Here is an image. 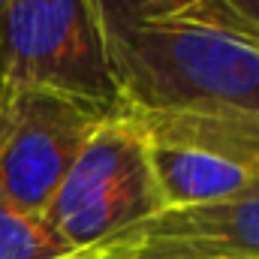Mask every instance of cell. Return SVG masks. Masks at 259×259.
Wrapping results in <instances>:
<instances>
[{
	"label": "cell",
	"instance_id": "7",
	"mask_svg": "<svg viewBox=\"0 0 259 259\" xmlns=\"http://www.w3.org/2000/svg\"><path fill=\"white\" fill-rule=\"evenodd\" d=\"M61 247L39 217L0 205V259H61Z\"/></svg>",
	"mask_w": 259,
	"mask_h": 259
},
{
	"label": "cell",
	"instance_id": "4",
	"mask_svg": "<svg viewBox=\"0 0 259 259\" xmlns=\"http://www.w3.org/2000/svg\"><path fill=\"white\" fill-rule=\"evenodd\" d=\"M109 115L115 112L0 81V205L39 217Z\"/></svg>",
	"mask_w": 259,
	"mask_h": 259
},
{
	"label": "cell",
	"instance_id": "3",
	"mask_svg": "<svg viewBox=\"0 0 259 259\" xmlns=\"http://www.w3.org/2000/svg\"><path fill=\"white\" fill-rule=\"evenodd\" d=\"M157 211H163V202L148 142L124 112H115L91 133L39 220L69 256Z\"/></svg>",
	"mask_w": 259,
	"mask_h": 259
},
{
	"label": "cell",
	"instance_id": "9",
	"mask_svg": "<svg viewBox=\"0 0 259 259\" xmlns=\"http://www.w3.org/2000/svg\"><path fill=\"white\" fill-rule=\"evenodd\" d=\"M6 3H9V0H0V9H3V6H6Z\"/></svg>",
	"mask_w": 259,
	"mask_h": 259
},
{
	"label": "cell",
	"instance_id": "5",
	"mask_svg": "<svg viewBox=\"0 0 259 259\" xmlns=\"http://www.w3.org/2000/svg\"><path fill=\"white\" fill-rule=\"evenodd\" d=\"M61 259H259V193L163 208Z\"/></svg>",
	"mask_w": 259,
	"mask_h": 259
},
{
	"label": "cell",
	"instance_id": "6",
	"mask_svg": "<svg viewBox=\"0 0 259 259\" xmlns=\"http://www.w3.org/2000/svg\"><path fill=\"white\" fill-rule=\"evenodd\" d=\"M145 142L163 208H190L259 193V169L253 166L181 142H160L148 136Z\"/></svg>",
	"mask_w": 259,
	"mask_h": 259
},
{
	"label": "cell",
	"instance_id": "1",
	"mask_svg": "<svg viewBox=\"0 0 259 259\" xmlns=\"http://www.w3.org/2000/svg\"><path fill=\"white\" fill-rule=\"evenodd\" d=\"M118 112L259 118V33L220 0H97Z\"/></svg>",
	"mask_w": 259,
	"mask_h": 259
},
{
	"label": "cell",
	"instance_id": "2",
	"mask_svg": "<svg viewBox=\"0 0 259 259\" xmlns=\"http://www.w3.org/2000/svg\"><path fill=\"white\" fill-rule=\"evenodd\" d=\"M0 81L118 112L97 0H9L0 9Z\"/></svg>",
	"mask_w": 259,
	"mask_h": 259
},
{
	"label": "cell",
	"instance_id": "8",
	"mask_svg": "<svg viewBox=\"0 0 259 259\" xmlns=\"http://www.w3.org/2000/svg\"><path fill=\"white\" fill-rule=\"evenodd\" d=\"M241 24H247L253 33H259V0H220Z\"/></svg>",
	"mask_w": 259,
	"mask_h": 259
}]
</instances>
